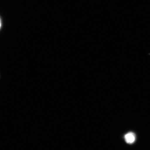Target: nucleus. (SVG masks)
Here are the masks:
<instances>
[{"mask_svg": "<svg viewBox=\"0 0 150 150\" xmlns=\"http://www.w3.org/2000/svg\"><path fill=\"white\" fill-rule=\"evenodd\" d=\"M136 135L133 132H129L124 136L125 142L128 144H132L136 141Z\"/></svg>", "mask_w": 150, "mask_h": 150, "instance_id": "1", "label": "nucleus"}, {"mask_svg": "<svg viewBox=\"0 0 150 150\" xmlns=\"http://www.w3.org/2000/svg\"><path fill=\"white\" fill-rule=\"evenodd\" d=\"M1 20H0V28H1Z\"/></svg>", "mask_w": 150, "mask_h": 150, "instance_id": "2", "label": "nucleus"}]
</instances>
